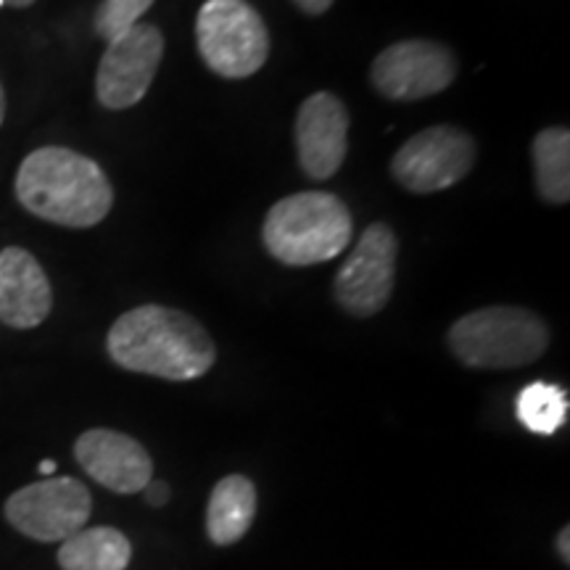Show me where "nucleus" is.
Masks as SVG:
<instances>
[{
  "label": "nucleus",
  "mask_w": 570,
  "mask_h": 570,
  "mask_svg": "<svg viewBox=\"0 0 570 570\" xmlns=\"http://www.w3.org/2000/svg\"><path fill=\"white\" fill-rule=\"evenodd\" d=\"M154 6V0H104L98 6L96 19H92V27H96L98 38L111 42L119 35L132 30L135 24H140V17Z\"/></svg>",
  "instance_id": "obj_18"
},
{
  "label": "nucleus",
  "mask_w": 570,
  "mask_h": 570,
  "mask_svg": "<svg viewBox=\"0 0 570 570\" xmlns=\"http://www.w3.org/2000/svg\"><path fill=\"white\" fill-rule=\"evenodd\" d=\"M53 306V291L38 259L19 246L0 252V323L30 331L46 323Z\"/></svg>",
  "instance_id": "obj_13"
},
{
  "label": "nucleus",
  "mask_w": 570,
  "mask_h": 570,
  "mask_svg": "<svg viewBox=\"0 0 570 570\" xmlns=\"http://www.w3.org/2000/svg\"><path fill=\"white\" fill-rule=\"evenodd\" d=\"M449 348L475 370L533 365L550 346V327L523 306H483L449 327Z\"/></svg>",
  "instance_id": "obj_4"
},
{
  "label": "nucleus",
  "mask_w": 570,
  "mask_h": 570,
  "mask_svg": "<svg viewBox=\"0 0 570 570\" xmlns=\"http://www.w3.org/2000/svg\"><path fill=\"white\" fill-rule=\"evenodd\" d=\"M256 515V487L246 475H227L212 489L206 508V533L212 544L230 547L252 529Z\"/></svg>",
  "instance_id": "obj_14"
},
{
  "label": "nucleus",
  "mask_w": 570,
  "mask_h": 570,
  "mask_svg": "<svg viewBox=\"0 0 570 570\" xmlns=\"http://www.w3.org/2000/svg\"><path fill=\"white\" fill-rule=\"evenodd\" d=\"M473 135L452 125H436L412 135L391 159V175L410 194H436L452 188L473 169Z\"/></svg>",
  "instance_id": "obj_6"
},
{
  "label": "nucleus",
  "mask_w": 570,
  "mask_h": 570,
  "mask_svg": "<svg viewBox=\"0 0 570 570\" xmlns=\"http://www.w3.org/2000/svg\"><path fill=\"white\" fill-rule=\"evenodd\" d=\"M533 177L544 202L568 204L570 198V132L566 127H550L533 138Z\"/></svg>",
  "instance_id": "obj_16"
},
{
  "label": "nucleus",
  "mask_w": 570,
  "mask_h": 570,
  "mask_svg": "<svg viewBox=\"0 0 570 570\" xmlns=\"http://www.w3.org/2000/svg\"><path fill=\"white\" fill-rule=\"evenodd\" d=\"M109 356L130 373L196 381L217 362V346L206 327L173 306L146 304L125 312L106 338Z\"/></svg>",
  "instance_id": "obj_1"
},
{
  "label": "nucleus",
  "mask_w": 570,
  "mask_h": 570,
  "mask_svg": "<svg viewBox=\"0 0 570 570\" xmlns=\"http://www.w3.org/2000/svg\"><path fill=\"white\" fill-rule=\"evenodd\" d=\"M458 77V56L436 40H399L377 53L370 82L391 101H423Z\"/></svg>",
  "instance_id": "obj_8"
},
{
  "label": "nucleus",
  "mask_w": 570,
  "mask_h": 570,
  "mask_svg": "<svg viewBox=\"0 0 570 570\" xmlns=\"http://www.w3.org/2000/svg\"><path fill=\"white\" fill-rule=\"evenodd\" d=\"M130 560V539L109 525H92L71 533L59 547L61 570H125Z\"/></svg>",
  "instance_id": "obj_15"
},
{
  "label": "nucleus",
  "mask_w": 570,
  "mask_h": 570,
  "mask_svg": "<svg viewBox=\"0 0 570 570\" xmlns=\"http://www.w3.org/2000/svg\"><path fill=\"white\" fill-rule=\"evenodd\" d=\"M196 46L214 75L244 80L265 67L269 35L246 0H206L196 17Z\"/></svg>",
  "instance_id": "obj_5"
},
{
  "label": "nucleus",
  "mask_w": 570,
  "mask_h": 570,
  "mask_svg": "<svg viewBox=\"0 0 570 570\" xmlns=\"http://www.w3.org/2000/svg\"><path fill=\"white\" fill-rule=\"evenodd\" d=\"M520 423L539 436H552L568 420V394L552 383H529L515 399Z\"/></svg>",
  "instance_id": "obj_17"
},
{
  "label": "nucleus",
  "mask_w": 570,
  "mask_h": 570,
  "mask_svg": "<svg viewBox=\"0 0 570 570\" xmlns=\"http://www.w3.org/2000/svg\"><path fill=\"white\" fill-rule=\"evenodd\" d=\"M352 233L348 206L325 190L281 198L262 225L267 254L288 267H309L336 259L346 252Z\"/></svg>",
  "instance_id": "obj_3"
},
{
  "label": "nucleus",
  "mask_w": 570,
  "mask_h": 570,
  "mask_svg": "<svg viewBox=\"0 0 570 570\" xmlns=\"http://www.w3.org/2000/svg\"><path fill=\"white\" fill-rule=\"evenodd\" d=\"M558 552H560L562 562H570V529L568 525L560 531V537H558Z\"/></svg>",
  "instance_id": "obj_21"
},
{
  "label": "nucleus",
  "mask_w": 570,
  "mask_h": 570,
  "mask_svg": "<svg viewBox=\"0 0 570 570\" xmlns=\"http://www.w3.org/2000/svg\"><path fill=\"white\" fill-rule=\"evenodd\" d=\"M0 6H3V0H0Z\"/></svg>",
  "instance_id": "obj_25"
},
{
  "label": "nucleus",
  "mask_w": 570,
  "mask_h": 570,
  "mask_svg": "<svg viewBox=\"0 0 570 570\" xmlns=\"http://www.w3.org/2000/svg\"><path fill=\"white\" fill-rule=\"evenodd\" d=\"M348 151V111L333 92H315L298 106V164L315 180H327L341 169Z\"/></svg>",
  "instance_id": "obj_11"
},
{
  "label": "nucleus",
  "mask_w": 570,
  "mask_h": 570,
  "mask_svg": "<svg viewBox=\"0 0 570 570\" xmlns=\"http://www.w3.org/2000/svg\"><path fill=\"white\" fill-rule=\"evenodd\" d=\"M17 198L27 212L61 227H92L111 212L109 177L88 156L61 146L38 148L21 161Z\"/></svg>",
  "instance_id": "obj_2"
},
{
  "label": "nucleus",
  "mask_w": 570,
  "mask_h": 570,
  "mask_svg": "<svg viewBox=\"0 0 570 570\" xmlns=\"http://www.w3.org/2000/svg\"><path fill=\"white\" fill-rule=\"evenodd\" d=\"M35 0H3V6H13V9H27V6H32Z\"/></svg>",
  "instance_id": "obj_23"
},
{
  "label": "nucleus",
  "mask_w": 570,
  "mask_h": 570,
  "mask_svg": "<svg viewBox=\"0 0 570 570\" xmlns=\"http://www.w3.org/2000/svg\"><path fill=\"white\" fill-rule=\"evenodd\" d=\"M92 497L77 479H42L19 489L6 502V520L35 541H63L90 520Z\"/></svg>",
  "instance_id": "obj_7"
},
{
  "label": "nucleus",
  "mask_w": 570,
  "mask_h": 570,
  "mask_svg": "<svg viewBox=\"0 0 570 570\" xmlns=\"http://www.w3.org/2000/svg\"><path fill=\"white\" fill-rule=\"evenodd\" d=\"M3 119H6V90L3 85H0V125H3Z\"/></svg>",
  "instance_id": "obj_24"
},
{
  "label": "nucleus",
  "mask_w": 570,
  "mask_h": 570,
  "mask_svg": "<svg viewBox=\"0 0 570 570\" xmlns=\"http://www.w3.org/2000/svg\"><path fill=\"white\" fill-rule=\"evenodd\" d=\"M80 468L117 494H138L154 481V460L140 441L109 428H92L75 441Z\"/></svg>",
  "instance_id": "obj_12"
},
{
  "label": "nucleus",
  "mask_w": 570,
  "mask_h": 570,
  "mask_svg": "<svg viewBox=\"0 0 570 570\" xmlns=\"http://www.w3.org/2000/svg\"><path fill=\"white\" fill-rule=\"evenodd\" d=\"M56 473V462L53 460H42L40 462V475H46V479H51Z\"/></svg>",
  "instance_id": "obj_22"
},
{
  "label": "nucleus",
  "mask_w": 570,
  "mask_h": 570,
  "mask_svg": "<svg viewBox=\"0 0 570 570\" xmlns=\"http://www.w3.org/2000/svg\"><path fill=\"white\" fill-rule=\"evenodd\" d=\"M142 494H146V502L151 504V508H164V504L169 502V483L151 481L142 489Z\"/></svg>",
  "instance_id": "obj_19"
},
{
  "label": "nucleus",
  "mask_w": 570,
  "mask_h": 570,
  "mask_svg": "<svg viewBox=\"0 0 570 570\" xmlns=\"http://www.w3.org/2000/svg\"><path fill=\"white\" fill-rule=\"evenodd\" d=\"M294 3L304 13H309V17H320V13H325L327 9H331L333 0H294Z\"/></svg>",
  "instance_id": "obj_20"
},
{
  "label": "nucleus",
  "mask_w": 570,
  "mask_h": 570,
  "mask_svg": "<svg viewBox=\"0 0 570 570\" xmlns=\"http://www.w3.org/2000/svg\"><path fill=\"white\" fill-rule=\"evenodd\" d=\"M399 240L389 225L375 223L362 233L333 283V296L352 317H373L394 294Z\"/></svg>",
  "instance_id": "obj_9"
},
{
  "label": "nucleus",
  "mask_w": 570,
  "mask_h": 570,
  "mask_svg": "<svg viewBox=\"0 0 570 570\" xmlns=\"http://www.w3.org/2000/svg\"><path fill=\"white\" fill-rule=\"evenodd\" d=\"M164 56V38L154 24H135L106 48L96 75V96L111 111L130 109L146 98Z\"/></svg>",
  "instance_id": "obj_10"
}]
</instances>
